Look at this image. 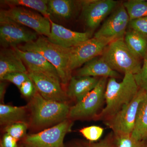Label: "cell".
<instances>
[{
    "label": "cell",
    "mask_w": 147,
    "mask_h": 147,
    "mask_svg": "<svg viewBox=\"0 0 147 147\" xmlns=\"http://www.w3.org/2000/svg\"><path fill=\"white\" fill-rule=\"evenodd\" d=\"M29 100V126L34 131L44 130L68 119L69 103L47 100L37 91Z\"/></svg>",
    "instance_id": "cell-1"
},
{
    "label": "cell",
    "mask_w": 147,
    "mask_h": 147,
    "mask_svg": "<svg viewBox=\"0 0 147 147\" xmlns=\"http://www.w3.org/2000/svg\"><path fill=\"white\" fill-rule=\"evenodd\" d=\"M139 90L132 74H125L120 82H117L115 78H110L105 92V106L94 120L105 121L112 117L123 106L131 102Z\"/></svg>",
    "instance_id": "cell-2"
},
{
    "label": "cell",
    "mask_w": 147,
    "mask_h": 147,
    "mask_svg": "<svg viewBox=\"0 0 147 147\" xmlns=\"http://www.w3.org/2000/svg\"><path fill=\"white\" fill-rule=\"evenodd\" d=\"M17 47L22 50L34 51L43 55L57 69L63 86L68 84L72 76L69 67V48L56 45L43 36H38L34 41Z\"/></svg>",
    "instance_id": "cell-3"
},
{
    "label": "cell",
    "mask_w": 147,
    "mask_h": 147,
    "mask_svg": "<svg viewBox=\"0 0 147 147\" xmlns=\"http://www.w3.org/2000/svg\"><path fill=\"white\" fill-rule=\"evenodd\" d=\"M100 56L113 70L124 74L129 73L135 75L142 67L141 60L131 53L124 38L110 42Z\"/></svg>",
    "instance_id": "cell-4"
},
{
    "label": "cell",
    "mask_w": 147,
    "mask_h": 147,
    "mask_svg": "<svg viewBox=\"0 0 147 147\" xmlns=\"http://www.w3.org/2000/svg\"><path fill=\"white\" fill-rule=\"evenodd\" d=\"M108 78L100 77L95 88L79 102L71 106L68 119L78 120H94L100 113L105 101V92Z\"/></svg>",
    "instance_id": "cell-5"
},
{
    "label": "cell",
    "mask_w": 147,
    "mask_h": 147,
    "mask_svg": "<svg viewBox=\"0 0 147 147\" xmlns=\"http://www.w3.org/2000/svg\"><path fill=\"white\" fill-rule=\"evenodd\" d=\"M72 125L73 121L66 119L37 133L26 135L19 145L22 147H65L64 139Z\"/></svg>",
    "instance_id": "cell-6"
},
{
    "label": "cell",
    "mask_w": 147,
    "mask_h": 147,
    "mask_svg": "<svg viewBox=\"0 0 147 147\" xmlns=\"http://www.w3.org/2000/svg\"><path fill=\"white\" fill-rule=\"evenodd\" d=\"M0 16L32 29L38 34L49 36L51 30L50 19L40 13L22 7H12L1 9Z\"/></svg>",
    "instance_id": "cell-7"
},
{
    "label": "cell",
    "mask_w": 147,
    "mask_h": 147,
    "mask_svg": "<svg viewBox=\"0 0 147 147\" xmlns=\"http://www.w3.org/2000/svg\"><path fill=\"white\" fill-rule=\"evenodd\" d=\"M147 92L139 89L136 96L113 117L104 121L115 134H132L139 105Z\"/></svg>",
    "instance_id": "cell-8"
},
{
    "label": "cell",
    "mask_w": 147,
    "mask_h": 147,
    "mask_svg": "<svg viewBox=\"0 0 147 147\" xmlns=\"http://www.w3.org/2000/svg\"><path fill=\"white\" fill-rule=\"evenodd\" d=\"M38 34L27 27L0 16V43L3 48L32 42L37 39Z\"/></svg>",
    "instance_id": "cell-9"
},
{
    "label": "cell",
    "mask_w": 147,
    "mask_h": 147,
    "mask_svg": "<svg viewBox=\"0 0 147 147\" xmlns=\"http://www.w3.org/2000/svg\"><path fill=\"white\" fill-rule=\"evenodd\" d=\"M129 21V16L123 4L119 6L94 34V37L110 42L124 38Z\"/></svg>",
    "instance_id": "cell-10"
},
{
    "label": "cell",
    "mask_w": 147,
    "mask_h": 147,
    "mask_svg": "<svg viewBox=\"0 0 147 147\" xmlns=\"http://www.w3.org/2000/svg\"><path fill=\"white\" fill-rule=\"evenodd\" d=\"M106 40L93 37L86 41L69 48V67L72 71L84 65L94 58L100 56L103 50L111 42Z\"/></svg>",
    "instance_id": "cell-11"
},
{
    "label": "cell",
    "mask_w": 147,
    "mask_h": 147,
    "mask_svg": "<svg viewBox=\"0 0 147 147\" xmlns=\"http://www.w3.org/2000/svg\"><path fill=\"white\" fill-rule=\"evenodd\" d=\"M118 2L114 0L81 1V9L85 25L94 31L102 21L117 7Z\"/></svg>",
    "instance_id": "cell-12"
},
{
    "label": "cell",
    "mask_w": 147,
    "mask_h": 147,
    "mask_svg": "<svg viewBox=\"0 0 147 147\" xmlns=\"http://www.w3.org/2000/svg\"><path fill=\"white\" fill-rule=\"evenodd\" d=\"M28 74L42 97L48 100L69 103L70 99L60 81L42 74L28 71Z\"/></svg>",
    "instance_id": "cell-13"
},
{
    "label": "cell",
    "mask_w": 147,
    "mask_h": 147,
    "mask_svg": "<svg viewBox=\"0 0 147 147\" xmlns=\"http://www.w3.org/2000/svg\"><path fill=\"white\" fill-rule=\"evenodd\" d=\"M50 20L51 30L50 35L47 38L56 45L70 48L91 38L92 32L74 31Z\"/></svg>",
    "instance_id": "cell-14"
},
{
    "label": "cell",
    "mask_w": 147,
    "mask_h": 147,
    "mask_svg": "<svg viewBox=\"0 0 147 147\" xmlns=\"http://www.w3.org/2000/svg\"><path fill=\"white\" fill-rule=\"evenodd\" d=\"M12 48L25 64L28 71L42 74L61 82L55 67L40 53L34 51H24L17 47Z\"/></svg>",
    "instance_id": "cell-15"
},
{
    "label": "cell",
    "mask_w": 147,
    "mask_h": 147,
    "mask_svg": "<svg viewBox=\"0 0 147 147\" xmlns=\"http://www.w3.org/2000/svg\"><path fill=\"white\" fill-rule=\"evenodd\" d=\"M99 79L91 76H71L66 90L69 98L79 102L95 88Z\"/></svg>",
    "instance_id": "cell-16"
},
{
    "label": "cell",
    "mask_w": 147,
    "mask_h": 147,
    "mask_svg": "<svg viewBox=\"0 0 147 147\" xmlns=\"http://www.w3.org/2000/svg\"><path fill=\"white\" fill-rule=\"evenodd\" d=\"M76 76L118 78L117 71L113 70L100 56L92 59L76 71Z\"/></svg>",
    "instance_id": "cell-17"
},
{
    "label": "cell",
    "mask_w": 147,
    "mask_h": 147,
    "mask_svg": "<svg viewBox=\"0 0 147 147\" xmlns=\"http://www.w3.org/2000/svg\"><path fill=\"white\" fill-rule=\"evenodd\" d=\"M28 73V69L13 48H2L0 52V80L9 74Z\"/></svg>",
    "instance_id": "cell-18"
},
{
    "label": "cell",
    "mask_w": 147,
    "mask_h": 147,
    "mask_svg": "<svg viewBox=\"0 0 147 147\" xmlns=\"http://www.w3.org/2000/svg\"><path fill=\"white\" fill-rule=\"evenodd\" d=\"M29 117L27 105L17 107L4 103L0 104V124L4 128L16 123H26L29 124Z\"/></svg>",
    "instance_id": "cell-19"
},
{
    "label": "cell",
    "mask_w": 147,
    "mask_h": 147,
    "mask_svg": "<svg viewBox=\"0 0 147 147\" xmlns=\"http://www.w3.org/2000/svg\"><path fill=\"white\" fill-rule=\"evenodd\" d=\"M78 7L81 8V1L49 0L48 12L51 17L60 20H68L73 17Z\"/></svg>",
    "instance_id": "cell-20"
},
{
    "label": "cell",
    "mask_w": 147,
    "mask_h": 147,
    "mask_svg": "<svg viewBox=\"0 0 147 147\" xmlns=\"http://www.w3.org/2000/svg\"><path fill=\"white\" fill-rule=\"evenodd\" d=\"M124 40L129 50L139 59H144L147 52V37L134 30L126 31Z\"/></svg>",
    "instance_id": "cell-21"
},
{
    "label": "cell",
    "mask_w": 147,
    "mask_h": 147,
    "mask_svg": "<svg viewBox=\"0 0 147 147\" xmlns=\"http://www.w3.org/2000/svg\"><path fill=\"white\" fill-rule=\"evenodd\" d=\"M131 135L138 141L147 140V93L139 105Z\"/></svg>",
    "instance_id": "cell-22"
},
{
    "label": "cell",
    "mask_w": 147,
    "mask_h": 147,
    "mask_svg": "<svg viewBox=\"0 0 147 147\" xmlns=\"http://www.w3.org/2000/svg\"><path fill=\"white\" fill-rule=\"evenodd\" d=\"M48 2V0H1V3L9 7H22L30 9L50 19L47 8Z\"/></svg>",
    "instance_id": "cell-23"
},
{
    "label": "cell",
    "mask_w": 147,
    "mask_h": 147,
    "mask_svg": "<svg viewBox=\"0 0 147 147\" xmlns=\"http://www.w3.org/2000/svg\"><path fill=\"white\" fill-rule=\"evenodd\" d=\"M130 20L147 16V1L129 0L123 3Z\"/></svg>",
    "instance_id": "cell-24"
},
{
    "label": "cell",
    "mask_w": 147,
    "mask_h": 147,
    "mask_svg": "<svg viewBox=\"0 0 147 147\" xmlns=\"http://www.w3.org/2000/svg\"><path fill=\"white\" fill-rule=\"evenodd\" d=\"M114 137L116 147H144L147 142L137 140L131 134H114Z\"/></svg>",
    "instance_id": "cell-25"
},
{
    "label": "cell",
    "mask_w": 147,
    "mask_h": 147,
    "mask_svg": "<svg viewBox=\"0 0 147 147\" xmlns=\"http://www.w3.org/2000/svg\"><path fill=\"white\" fill-rule=\"evenodd\" d=\"M29 127L26 123L19 122L12 124L4 128L5 133L9 134L18 141H21L26 135L27 129Z\"/></svg>",
    "instance_id": "cell-26"
},
{
    "label": "cell",
    "mask_w": 147,
    "mask_h": 147,
    "mask_svg": "<svg viewBox=\"0 0 147 147\" xmlns=\"http://www.w3.org/2000/svg\"><path fill=\"white\" fill-rule=\"evenodd\" d=\"M104 129L101 127L92 125L84 127L80 130V133L89 142H96L103 134Z\"/></svg>",
    "instance_id": "cell-27"
},
{
    "label": "cell",
    "mask_w": 147,
    "mask_h": 147,
    "mask_svg": "<svg viewBox=\"0 0 147 147\" xmlns=\"http://www.w3.org/2000/svg\"><path fill=\"white\" fill-rule=\"evenodd\" d=\"M144 63L139 73L134 75L136 83L139 89L147 93V52L144 58Z\"/></svg>",
    "instance_id": "cell-28"
},
{
    "label": "cell",
    "mask_w": 147,
    "mask_h": 147,
    "mask_svg": "<svg viewBox=\"0 0 147 147\" xmlns=\"http://www.w3.org/2000/svg\"><path fill=\"white\" fill-rule=\"evenodd\" d=\"M129 30L139 33L147 37V16L129 21Z\"/></svg>",
    "instance_id": "cell-29"
},
{
    "label": "cell",
    "mask_w": 147,
    "mask_h": 147,
    "mask_svg": "<svg viewBox=\"0 0 147 147\" xmlns=\"http://www.w3.org/2000/svg\"><path fill=\"white\" fill-rule=\"evenodd\" d=\"M28 73L23 72H14L7 74L1 81H7L12 83L18 89L22 84L30 79Z\"/></svg>",
    "instance_id": "cell-30"
},
{
    "label": "cell",
    "mask_w": 147,
    "mask_h": 147,
    "mask_svg": "<svg viewBox=\"0 0 147 147\" xmlns=\"http://www.w3.org/2000/svg\"><path fill=\"white\" fill-rule=\"evenodd\" d=\"M85 143L86 147H116L113 132L108 134L100 141L94 142H89Z\"/></svg>",
    "instance_id": "cell-31"
},
{
    "label": "cell",
    "mask_w": 147,
    "mask_h": 147,
    "mask_svg": "<svg viewBox=\"0 0 147 147\" xmlns=\"http://www.w3.org/2000/svg\"><path fill=\"white\" fill-rule=\"evenodd\" d=\"M19 90L24 97L29 99L32 98L37 92L34 84L30 79L24 82Z\"/></svg>",
    "instance_id": "cell-32"
},
{
    "label": "cell",
    "mask_w": 147,
    "mask_h": 147,
    "mask_svg": "<svg viewBox=\"0 0 147 147\" xmlns=\"http://www.w3.org/2000/svg\"><path fill=\"white\" fill-rule=\"evenodd\" d=\"M18 142L15 138L5 133L1 139L0 147H19Z\"/></svg>",
    "instance_id": "cell-33"
},
{
    "label": "cell",
    "mask_w": 147,
    "mask_h": 147,
    "mask_svg": "<svg viewBox=\"0 0 147 147\" xmlns=\"http://www.w3.org/2000/svg\"><path fill=\"white\" fill-rule=\"evenodd\" d=\"M7 87V84L5 81H1L0 83V100L1 103H3L4 98L5 94L6 88Z\"/></svg>",
    "instance_id": "cell-34"
},
{
    "label": "cell",
    "mask_w": 147,
    "mask_h": 147,
    "mask_svg": "<svg viewBox=\"0 0 147 147\" xmlns=\"http://www.w3.org/2000/svg\"><path fill=\"white\" fill-rule=\"evenodd\" d=\"M65 147H86V143L78 142H74L66 144Z\"/></svg>",
    "instance_id": "cell-35"
},
{
    "label": "cell",
    "mask_w": 147,
    "mask_h": 147,
    "mask_svg": "<svg viewBox=\"0 0 147 147\" xmlns=\"http://www.w3.org/2000/svg\"><path fill=\"white\" fill-rule=\"evenodd\" d=\"M144 147H147V142L146 144V145H145V146Z\"/></svg>",
    "instance_id": "cell-36"
},
{
    "label": "cell",
    "mask_w": 147,
    "mask_h": 147,
    "mask_svg": "<svg viewBox=\"0 0 147 147\" xmlns=\"http://www.w3.org/2000/svg\"><path fill=\"white\" fill-rule=\"evenodd\" d=\"M19 147H22L21 146H19Z\"/></svg>",
    "instance_id": "cell-37"
}]
</instances>
